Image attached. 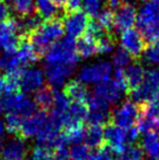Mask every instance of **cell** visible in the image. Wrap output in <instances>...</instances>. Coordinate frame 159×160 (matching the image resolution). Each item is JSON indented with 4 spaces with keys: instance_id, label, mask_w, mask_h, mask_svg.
I'll use <instances>...</instances> for the list:
<instances>
[{
    "instance_id": "cell-32",
    "label": "cell",
    "mask_w": 159,
    "mask_h": 160,
    "mask_svg": "<svg viewBox=\"0 0 159 160\" xmlns=\"http://www.w3.org/2000/svg\"><path fill=\"white\" fill-rule=\"evenodd\" d=\"M69 155L72 160H87L91 155L89 147L86 144H74L69 150Z\"/></svg>"
},
{
    "instance_id": "cell-40",
    "label": "cell",
    "mask_w": 159,
    "mask_h": 160,
    "mask_svg": "<svg viewBox=\"0 0 159 160\" xmlns=\"http://www.w3.org/2000/svg\"><path fill=\"white\" fill-rule=\"evenodd\" d=\"M83 0H68L64 6V11L67 12H72V11H75L77 9H80L81 3H82Z\"/></svg>"
},
{
    "instance_id": "cell-14",
    "label": "cell",
    "mask_w": 159,
    "mask_h": 160,
    "mask_svg": "<svg viewBox=\"0 0 159 160\" xmlns=\"http://www.w3.org/2000/svg\"><path fill=\"white\" fill-rule=\"evenodd\" d=\"M77 65L67 63H46L45 74L51 87H60L64 84L67 78L73 73Z\"/></svg>"
},
{
    "instance_id": "cell-6",
    "label": "cell",
    "mask_w": 159,
    "mask_h": 160,
    "mask_svg": "<svg viewBox=\"0 0 159 160\" xmlns=\"http://www.w3.org/2000/svg\"><path fill=\"white\" fill-rule=\"evenodd\" d=\"M140 114V105L134 101H124L118 108L111 111L110 122L127 130L136 123Z\"/></svg>"
},
{
    "instance_id": "cell-42",
    "label": "cell",
    "mask_w": 159,
    "mask_h": 160,
    "mask_svg": "<svg viewBox=\"0 0 159 160\" xmlns=\"http://www.w3.org/2000/svg\"><path fill=\"white\" fill-rule=\"evenodd\" d=\"M9 86L8 82H7L6 75H1L0 74V97L4 96L6 94H9Z\"/></svg>"
},
{
    "instance_id": "cell-46",
    "label": "cell",
    "mask_w": 159,
    "mask_h": 160,
    "mask_svg": "<svg viewBox=\"0 0 159 160\" xmlns=\"http://www.w3.org/2000/svg\"><path fill=\"white\" fill-rule=\"evenodd\" d=\"M2 148H3V143H2V139L0 138V152H1Z\"/></svg>"
},
{
    "instance_id": "cell-28",
    "label": "cell",
    "mask_w": 159,
    "mask_h": 160,
    "mask_svg": "<svg viewBox=\"0 0 159 160\" xmlns=\"http://www.w3.org/2000/svg\"><path fill=\"white\" fill-rule=\"evenodd\" d=\"M115 47V38L113 34L104 33L96 38V48H97V55H106L110 52Z\"/></svg>"
},
{
    "instance_id": "cell-9",
    "label": "cell",
    "mask_w": 159,
    "mask_h": 160,
    "mask_svg": "<svg viewBox=\"0 0 159 160\" xmlns=\"http://www.w3.org/2000/svg\"><path fill=\"white\" fill-rule=\"evenodd\" d=\"M121 48H123L132 58L137 59L146 48V42L136 28H129L121 33Z\"/></svg>"
},
{
    "instance_id": "cell-11",
    "label": "cell",
    "mask_w": 159,
    "mask_h": 160,
    "mask_svg": "<svg viewBox=\"0 0 159 160\" xmlns=\"http://www.w3.org/2000/svg\"><path fill=\"white\" fill-rule=\"evenodd\" d=\"M19 42V32L15 18L0 21V50L10 52L17 49Z\"/></svg>"
},
{
    "instance_id": "cell-10",
    "label": "cell",
    "mask_w": 159,
    "mask_h": 160,
    "mask_svg": "<svg viewBox=\"0 0 159 160\" xmlns=\"http://www.w3.org/2000/svg\"><path fill=\"white\" fill-rule=\"evenodd\" d=\"M87 108H88L87 121L89 124L105 125L110 122L111 111L109 109V103H107L102 99L98 98L95 95L91 96L87 102Z\"/></svg>"
},
{
    "instance_id": "cell-8",
    "label": "cell",
    "mask_w": 159,
    "mask_h": 160,
    "mask_svg": "<svg viewBox=\"0 0 159 160\" xmlns=\"http://www.w3.org/2000/svg\"><path fill=\"white\" fill-rule=\"evenodd\" d=\"M89 17L81 9L72 12L64 13L63 25L68 36L72 38H79L86 32L89 22Z\"/></svg>"
},
{
    "instance_id": "cell-43",
    "label": "cell",
    "mask_w": 159,
    "mask_h": 160,
    "mask_svg": "<svg viewBox=\"0 0 159 160\" xmlns=\"http://www.w3.org/2000/svg\"><path fill=\"white\" fill-rule=\"evenodd\" d=\"M52 1H53V3L58 7V8H61V7L66 6V3H67L68 0H52Z\"/></svg>"
},
{
    "instance_id": "cell-18",
    "label": "cell",
    "mask_w": 159,
    "mask_h": 160,
    "mask_svg": "<svg viewBox=\"0 0 159 160\" xmlns=\"http://www.w3.org/2000/svg\"><path fill=\"white\" fill-rule=\"evenodd\" d=\"M124 93L120 85L115 80H106L98 83L94 92V95L102 99L107 103H115L121 98V95Z\"/></svg>"
},
{
    "instance_id": "cell-31",
    "label": "cell",
    "mask_w": 159,
    "mask_h": 160,
    "mask_svg": "<svg viewBox=\"0 0 159 160\" xmlns=\"http://www.w3.org/2000/svg\"><path fill=\"white\" fill-rule=\"evenodd\" d=\"M118 160H144V152L140 146L129 145L119 154Z\"/></svg>"
},
{
    "instance_id": "cell-16",
    "label": "cell",
    "mask_w": 159,
    "mask_h": 160,
    "mask_svg": "<svg viewBox=\"0 0 159 160\" xmlns=\"http://www.w3.org/2000/svg\"><path fill=\"white\" fill-rule=\"evenodd\" d=\"M15 53L22 68H28L39 60V55L35 50L28 35H20Z\"/></svg>"
},
{
    "instance_id": "cell-12",
    "label": "cell",
    "mask_w": 159,
    "mask_h": 160,
    "mask_svg": "<svg viewBox=\"0 0 159 160\" xmlns=\"http://www.w3.org/2000/svg\"><path fill=\"white\" fill-rule=\"evenodd\" d=\"M104 138L105 144L115 154H121L125 149V147L129 146L127 141V130L118 127L112 122L105 124Z\"/></svg>"
},
{
    "instance_id": "cell-3",
    "label": "cell",
    "mask_w": 159,
    "mask_h": 160,
    "mask_svg": "<svg viewBox=\"0 0 159 160\" xmlns=\"http://www.w3.org/2000/svg\"><path fill=\"white\" fill-rule=\"evenodd\" d=\"M46 63H67L77 65L80 57L75 49L74 38L67 37L56 42L45 53Z\"/></svg>"
},
{
    "instance_id": "cell-26",
    "label": "cell",
    "mask_w": 159,
    "mask_h": 160,
    "mask_svg": "<svg viewBox=\"0 0 159 160\" xmlns=\"http://www.w3.org/2000/svg\"><path fill=\"white\" fill-rule=\"evenodd\" d=\"M36 13L42 20H48L58 17V7L52 0H34Z\"/></svg>"
},
{
    "instance_id": "cell-39",
    "label": "cell",
    "mask_w": 159,
    "mask_h": 160,
    "mask_svg": "<svg viewBox=\"0 0 159 160\" xmlns=\"http://www.w3.org/2000/svg\"><path fill=\"white\" fill-rule=\"evenodd\" d=\"M11 18V7L7 0H0V21Z\"/></svg>"
},
{
    "instance_id": "cell-1",
    "label": "cell",
    "mask_w": 159,
    "mask_h": 160,
    "mask_svg": "<svg viewBox=\"0 0 159 160\" xmlns=\"http://www.w3.org/2000/svg\"><path fill=\"white\" fill-rule=\"evenodd\" d=\"M63 18L55 17L44 20L38 28L28 36L39 57H42L50 46L63 36Z\"/></svg>"
},
{
    "instance_id": "cell-17",
    "label": "cell",
    "mask_w": 159,
    "mask_h": 160,
    "mask_svg": "<svg viewBox=\"0 0 159 160\" xmlns=\"http://www.w3.org/2000/svg\"><path fill=\"white\" fill-rule=\"evenodd\" d=\"M136 10L133 4L123 3L113 13V28L117 32L122 33L123 31L133 28L136 22Z\"/></svg>"
},
{
    "instance_id": "cell-48",
    "label": "cell",
    "mask_w": 159,
    "mask_h": 160,
    "mask_svg": "<svg viewBox=\"0 0 159 160\" xmlns=\"http://www.w3.org/2000/svg\"><path fill=\"white\" fill-rule=\"evenodd\" d=\"M154 160H159V155L157 157H155V158H154Z\"/></svg>"
},
{
    "instance_id": "cell-37",
    "label": "cell",
    "mask_w": 159,
    "mask_h": 160,
    "mask_svg": "<svg viewBox=\"0 0 159 160\" xmlns=\"http://www.w3.org/2000/svg\"><path fill=\"white\" fill-rule=\"evenodd\" d=\"M87 160H113V155L110 148L105 144L102 147L97 148L94 154L89 155Z\"/></svg>"
},
{
    "instance_id": "cell-23",
    "label": "cell",
    "mask_w": 159,
    "mask_h": 160,
    "mask_svg": "<svg viewBox=\"0 0 159 160\" xmlns=\"http://www.w3.org/2000/svg\"><path fill=\"white\" fill-rule=\"evenodd\" d=\"M125 81H127V94L134 88L138 86L144 80L145 70L141 63H132L127 67V70H124Z\"/></svg>"
},
{
    "instance_id": "cell-5",
    "label": "cell",
    "mask_w": 159,
    "mask_h": 160,
    "mask_svg": "<svg viewBox=\"0 0 159 160\" xmlns=\"http://www.w3.org/2000/svg\"><path fill=\"white\" fill-rule=\"evenodd\" d=\"M3 110L8 112H14V113L21 116L22 118H27L31 114L36 112V103L33 101L28 96L14 92V93H9L2 96L1 100Z\"/></svg>"
},
{
    "instance_id": "cell-15",
    "label": "cell",
    "mask_w": 159,
    "mask_h": 160,
    "mask_svg": "<svg viewBox=\"0 0 159 160\" xmlns=\"http://www.w3.org/2000/svg\"><path fill=\"white\" fill-rule=\"evenodd\" d=\"M45 73L37 68H23L20 74V89L31 93L39 89L44 85Z\"/></svg>"
},
{
    "instance_id": "cell-7",
    "label": "cell",
    "mask_w": 159,
    "mask_h": 160,
    "mask_svg": "<svg viewBox=\"0 0 159 160\" xmlns=\"http://www.w3.org/2000/svg\"><path fill=\"white\" fill-rule=\"evenodd\" d=\"M112 68L109 62L100 61L98 63L84 67L79 73V81L84 84H98L110 78Z\"/></svg>"
},
{
    "instance_id": "cell-19",
    "label": "cell",
    "mask_w": 159,
    "mask_h": 160,
    "mask_svg": "<svg viewBox=\"0 0 159 160\" xmlns=\"http://www.w3.org/2000/svg\"><path fill=\"white\" fill-rule=\"evenodd\" d=\"M63 93L73 102H81L87 105L89 98H91L88 89L86 88L84 83H82L81 81L74 80L68 82L64 86Z\"/></svg>"
},
{
    "instance_id": "cell-24",
    "label": "cell",
    "mask_w": 159,
    "mask_h": 160,
    "mask_svg": "<svg viewBox=\"0 0 159 160\" xmlns=\"http://www.w3.org/2000/svg\"><path fill=\"white\" fill-rule=\"evenodd\" d=\"M75 49L81 58H91L97 55V48H96V40L92 36L87 34H83L79 39L75 42Z\"/></svg>"
},
{
    "instance_id": "cell-21",
    "label": "cell",
    "mask_w": 159,
    "mask_h": 160,
    "mask_svg": "<svg viewBox=\"0 0 159 160\" xmlns=\"http://www.w3.org/2000/svg\"><path fill=\"white\" fill-rule=\"evenodd\" d=\"M56 91L51 86H42L36 91L34 97V101L37 107H39L42 111H50L53 107L56 99Z\"/></svg>"
},
{
    "instance_id": "cell-22",
    "label": "cell",
    "mask_w": 159,
    "mask_h": 160,
    "mask_svg": "<svg viewBox=\"0 0 159 160\" xmlns=\"http://www.w3.org/2000/svg\"><path fill=\"white\" fill-rule=\"evenodd\" d=\"M83 141H85V144L89 148H99L105 145L102 125L89 124L86 128H84Z\"/></svg>"
},
{
    "instance_id": "cell-41",
    "label": "cell",
    "mask_w": 159,
    "mask_h": 160,
    "mask_svg": "<svg viewBox=\"0 0 159 160\" xmlns=\"http://www.w3.org/2000/svg\"><path fill=\"white\" fill-rule=\"evenodd\" d=\"M107 9L115 13L117 10H119V8L123 4L122 0H107Z\"/></svg>"
},
{
    "instance_id": "cell-45",
    "label": "cell",
    "mask_w": 159,
    "mask_h": 160,
    "mask_svg": "<svg viewBox=\"0 0 159 160\" xmlns=\"http://www.w3.org/2000/svg\"><path fill=\"white\" fill-rule=\"evenodd\" d=\"M154 130L156 131V133L159 135V118H158V120H157V122H156V125H155V128H154Z\"/></svg>"
},
{
    "instance_id": "cell-38",
    "label": "cell",
    "mask_w": 159,
    "mask_h": 160,
    "mask_svg": "<svg viewBox=\"0 0 159 160\" xmlns=\"http://www.w3.org/2000/svg\"><path fill=\"white\" fill-rule=\"evenodd\" d=\"M143 105L145 106V108H146V110L149 113L159 118V93L152 101H149L147 103H143Z\"/></svg>"
},
{
    "instance_id": "cell-29",
    "label": "cell",
    "mask_w": 159,
    "mask_h": 160,
    "mask_svg": "<svg viewBox=\"0 0 159 160\" xmlns=\"http://www.w3.org/2000/svg\"><path fill=\"white\" fill-rule=\"evenodd\" d=\"M95 20L99 26L107 33L112 34L113 31V12H111L109 9H104L100 10L97 14L95 15Z\"/></svg>"
},
{
    "instance_id": "cell-30",
    "label": "cell",
    "mask_w": 159,
    "mask_h": 160,
    "mask_svg": "<svg viewBox=\"0 0 159 160\" xmlns=\"http://www.w3.org/2000/svg\"><path fill=\"white\" fill-rule=\"evenodd\" d=\"M22 121L23 118L19 114L14 113V112H8L6 116V120H4V128L6 131H8L10 134L13 135H19L20 128H21Z\"/></svg>"
},
{
    "instance_id": "cell-27",
    "label": "cell",
    "mask_w": 159,
    "mask_h": 160,
    "mask_svg": "<svg viewBox=\"0 0 159 160\" xmlns=\"http://www.w3.org/2000/svg\"><path fill=\"white\" fill-rule=\"evenodd\" d=\"M12 9L19 17H27L36 12L34 0H9Z\"/></svg>"
},
{
    "instance_id": "cell-20",
    "label": "cell",
    "mask_w": 159,
    "mask_h": 160,
    "mask_svg": "<svg viewBox=\"0 0 159 160\" xmlns=\"http://www.w3.org/2000/svg\"><path fill=\"white\" fill-rule=\"evenodd\" d=\"M27 154L23 139L17 137L2 148L0 160H24Z\"/></svg>"
},
{
    "instance_id": "cell-44",
    "label": "cell",
    "mask_w": 159,
    "mask_h": 160,
    "mask_svg": "<svg viewBox=\"0 0 159 160\" xmlns=\"http://www.w3.org/2000/svg\"><path fill=\"white\" fill-rule=\"evenodd\" d=\"M4 131H6V128H4V123L0 120V138H2L4 135Z\"/></svg>"
},
{
    "instance_id": "cell-33",
    "label": "cell",
    "mask_w": 159,
    "mask_h": 160,
    "mask_svg": "<svg viewBox=\"0 0 159 160\" xmlns=\"http://www.w3.org/2000/svg\"><path fill=\"white\" fill-rule=\"evenodd\" d=\"M31 160H56L55 152L51 148L38 145L33 149Z\"/></svg>"
},
{
    "instance_id": "cell-47",
    "label": "cell",
    "mask_w": 159,
    "mask_h": 160,
    "mask_svg": "<svg viewBox=\"0 0 159 160\" xmlns=\"http://www.w3.org/2000/svg\"><path fill=\"white\" fill-rule=\"evenodd\" d=\"M144 1H151V2H155V3L159 4V0H144Z\"/></svg>"
},
{
    "instance_id": "cell-25",
    "label": "cell",
    "mask_w": 159,
    "mask_h": 160,
    "mask_svg": "<svg viewBox=\"0 0 159 160\" xmlns=\"http://www.w3.org/2000/svg\"><path fill=\"white\" fill-rule=\"evenodd\" d=\"M141 148L151 158H155L159 155V135L155 132L144 133L141 142Z\"/></svg>"
},
{
    "instance_id": "cell-35",
    "label": "cell",
    "mask_w": 159,
    "mask_h": 160,
    "mask_svg": "<svg viewBox=\"0 0 159 160\" xmlns=\"http://www.w3.org/2000/svg\"><path fill=\"white\" fill-rule=\"evenodd\" d=\"M132 57L123 48H119L115 51L112 56V63L117 69H123L127 67Z\"/></svg>"
},
{
    "instance_id": "cell-34",
    "label": "cell",
    "mask_w": 159,
    "mask_h": 160,
    "mask_svg": "<svg viewBox=\"0 0 159 160\" xmlns=\"http://www.w3.org/2000/svg\"><path fill=\"white\" fill-rule=\"evenodd\" d=\"M144 58L148 63L159 64V39L154 42H151L148 47L144 50Z\"/></svg>"
},
{
    "instance_id": "cell-4",
    "label": "cell",
    "mask_w": 159,
    "mask_h": 160,
    "mask_svg": "<svg viewBox=\"0 0 159 160\" xmlns=\"http://www.w3.org/2000/svg\"><path fill=\"white\" fill-rule=\"evenodd\" d=\"M159 93V69L153 68L145 71L144 80L136 88L130 92L127 95L133 99L134 102L142 105L152 101Z\"/></svg>"
},
{
    "instance_id": "cell-13",
    "label": "cell",
    "mask_w": 159,
    "mask_h": 160,
    "mask_svg": "<svg viewBox=\"0 0 159 160\" xmlns=\"http://www.w3.org/2000/svg\"><path fill=\"white\" fill-rule=\"evenodd\" d=\"M47 120H48V114L46 111L42 110V111L34 112L26 119H23L19 135L17 137L25 141L27 138L36 136L42 127L46 124Z\"/></svg>"
},
{
    "instance_id": "cell-36",
    "label": "cell",
    "mask_w": 159,
    "mask_h": 160,
    "mask_svg": "<svg viewBox=\"0 0 159 160\" xmlns=\"http://www.w3.org/2000/svg\"><path fill=\"white\" fill-rule=\"evenodd\" d=\"M107 0H84L82 6V10L86 13L88 17H95L100 10L104 3Z\"/></svg>"
},
{
    "instance_id": "cell-2",
    "label": "cell",
    "mask_w": 159,
    "mask_h": 160,
    "mask_svg": "<svg viewBox=\"0 0 159 160\" xmlns=\"http://www.w3.org/2000/svg\"><path fill=\"white\" fill-rule=\"evenodd\" d=\"M136 30L146 42L159 39V4L145 1L136 14Z\"/></svg>"
}]
</instances>
